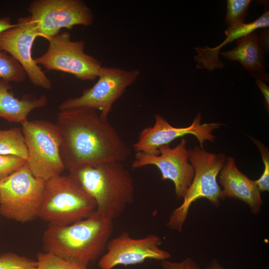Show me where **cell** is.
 Segmentation results:
<instances>
[{
	"label": "cell",
	"mask_w": 269,
	"mask_h": 269,
	"mask_svg": "<svg viewBox=\"0 0 269 269\" xmlns=\"http://www.w3.org/2000/svg\"><path fill=\"white\" fill-rule=\"evenodd\" d=\"M0 154L17 156L27 161V148L20 128L0 130Z\"/></svg>",
	"instance_id": "obj_19"
},
{
	"label": "cell",
	"mask_w": 269,
	"mask_h": 269,
	"mask_svg": "<svg viewBox=\"0 0 269 269\" xmlns=\"http://www.w3.org/2000/svg\"><path fill=\"white\" fill-rule=\"evenodd\" d=\"M60 155L65 169L108 161L124 162L132 154L108 119L96 110L80 108L58 113Z\"/></svg>",
	"instance_id": "obj_1"
},
{
	"label": "cell",
	"mask_w": 269,
	"mask_h": 269,
	"mask_svg": "<svg viewBox=\"0 0 269 269\" xmlns=\"http://www.w3.org/2000/svg\"><path fill=\"white\" fill-rule=\"evenodd\" d=\"M188 160L193 166L194 175L183 203L172 212L167 223L170 229L182 231L192 204L197 200L205 198L216 207L225 199L217 178L222 168L226 157L224 154L209 152L196 146L188 150Z\"/></svg>",
	"instance_id": "obj_4"
},
{
	"label": "cell",
	"mask_w": 269,
	"mask_h": 269,
	"mask_svg": "<svg viewBox=\"0 0 269 269\" xmlns=\"http://www.w3.org/2000/svg\"><path fill=\"white\" fill-rule=\"evenodd\" d=\"M39 34L31 16L20 17L14 26L0 33V50L9 53L22 66L31 82L49 90L52 82L32 57L31 49Z\"/></svg>",
	"instance_id": "obj_11"
},
{
	"label": "cell",
	"mask_w": 269,
	"mask_h": 269,
	"mask_svg": "<svg viewBox=\"0 0 269 269\" xmlns=\"http://www.w3.org/2000/svg\"><path fill=\"white\" fill-rule=\"evenodd\" d=\"M14 25L11 23L10 19L8 17L0 18V33L13 27Z\"/></svg>",
	"instance_id": "obj_29"
},
{
	"label": "cell",
	"mask_w": 269,
	"mask_h": 269,
	"mask_svg": "<svg viewBox=\"0 0 269 269\" xmlns=\"http://www.w3.org/2000/svg\"><path fill=\"white\" fill-rule=\"evenodd\" d=\"M256 84L265 98V104L267 110H269V87L263 81L256 79Z\"/></svg>",
	"instance_id": "obj_27"
},
{
	"label": "cell",
	"mask_w": 269,
	"mask_h": 269,
	"mask_svg": "<svg viewBox=\"0 0 269 269\" xmlns=\"http://www.w3.org/2000/svg\"><path fill=\"white\" fill-rule=\"evenodd\" d=\"M36 269H88L76 263L67 261L55 255L39 252L36 255Z\"/></svg>",
	"instance_id": "obj_21"
},
{
	"label": "cell",
	"mask_w": 269,
	"mask_h": 269,
	"mask_svg": "<svg viewBox=\"0 0 269 269\" xmlns=\"http://www.w3.org/2000/svg\"><path fill=\"white\" fill-rule=\"evenodd\" d=\"M37 262L13 252L0 255V269H36Z\"/></svg>",
	"instance_id": "obj_23"
},
{
	"label": "cell",
	"mask_w": 269,
	"mask_h": 269,
	"mask_svg": "<svg viewBox=\"0 0 269 269\" xmlns=\"http://www.w3.org/2000/svg\"><path fill=\"white\" fill-rule=\"evenodd\" d=\"M27 162L26 160L17 156L0 154V181L9 176Z\"/></svg>",
	"instance_id": "obj_24"
},
{
	"label": "cell",
	"mask_w": 269,
	"mask_h": 269,
	"mask_svg": "<svg viewBox=\"0 0 269 269\" xmlns=\"http://www.w3.org/2000/svg\"><path fill=\"white\" fill-rule=\"evenodd\" d=\"M159 237L150 234L141 238L132 237L127 232L109 241L107 252L98 262L100 269H113L117 266L134 265L142 263L147 259L168 260L170 254L161 249Z\"/></svg>",
	"instance_id": "obj_12"
},
{
	"label": "cell",
	"mask_w": 269,
	"mask_h": 269,
	"mask_svg": "<svg viewBox=\"0 0 269 269\" xmlns=\"http://www.w3.org/2000/svg\"><path fill=\"white\" fill-rule=\"evenodd\" d=\"M186 139L182 138L175 147L169 144L159 148L157 155L136 152L132 167L138 168L148 165L156 166L161 173L162 180H171L174 185L176 198L184 197L194 175V169L188 160V150Z\"/></svg>",
	"instance_id": "obj_13"
},
{
	"label": "cell",
	"mask_w": 269,
	"mask_h": 269,
	"mask_svg": "<svg viewBox=\"0 0 269 269\" xmlns=\"http://www.w3.org/2000/svg\"><path fill=\"white\" fill-rule=\"evenodd\" d=\"M11 88L8 82L0 79V117L9 122L21 124L27 120L28 114L33 110L47 104L45 95L37 98L25 95L21 99L16 98L9 91Z\"/></svg>",
	"instance_id": "obj_18"
},
{
	"label": "cell",
	"mask_w": 269,
	"mask_h": 269,
	"mask_svg": "<svg viewBox=\"0 0 269 269\" xmlns=\"http://www.w3.org/2000/svg\"><path fill=\"white\" fill-rule=\"evenodd\" d=\"M140 73L138 68L125 70L103 66L97 82L92 87L84 89L81 96L64 101L59 109L61 111L80 108L92 109L99 111L102 118L108 119L114 103L135 82Z\"/></svg>",
	"instance_id": "obj_8"
},
{
	"label": "cell",
	"mask_w": 269,
	"mask_h": 269,
	"mask_svg": "<svg viewBox=\"0 0 269 269\" xmlns=\"http://www.w3.org/2000/svg\"><path fill=\"white\" fill-rule=\"evenodd\" d=\"M269 26V11L266 10L261 16L253 22L228 26L225 31L226 38L219 45L213 48L208 46H205L204 48H194L197 53V55L194 57V60L197 62L196 68L206 69L209 71L223 68L224 64L219 57L220 50L222 48L234 40L254 32L257 29L266 28Z\"/></svg>",
	"instance_id": "obj_16"
},
{
	"label": "cell",
	"mask_w": 269,
	"mask_h": 269,
	"mask_svg": "<svg viewBox=\"0 0 269 269\" xmlns=\"http://www.w3.org/2000/svg\"><path fill=\"white\" fill-rule=\"evenodd\" d=\"M21 130L28 150L27 163L32 174L46 182L65 169L60 151L61 137L56 124L26 120Z\"/></svg>",
	"instance_id": "obj_7"
},
{
	"label": "cell",
	"mask_w": 269,
	"mask_h": 269,
	"mask_svg": "<svg viewBox=\"0 0 269 269\" xmlns=\"http://www.w3.org/2000/svg\"><path fill=\"white\" fill-rule=\"evenodd\" d=\"M260 42L263 50L269 52V28H266L262 30L259 36Z\"/></svg>",
	"instance_id": "obj_28"
},
{
	"label": "cell",
	"mask_w": 269,
	"mask_h": 269,
	"mask_svg": "<svg viewBox=\"0 0 269 269\" xmlns=\"http://www.w3.org/2000/svg\"><path fill=\"white\" fill-rule=\"evenodd\" d=\"M251 0H228L227 1V13L226 23L228 26L240 24L244 19Z\"/></svg>",
	"instance_id": "obj_22"
},
{
	"label": "cell",
	"mask_w": 269,
	"mask_h": 269,
	"mask_svg": "<svg viewBox=\"0 0 269 269\" xmlns=\"http://www.w3.org/2000/svg\"><path fill=\"white\" fill-rule=\"evenodd\" d=\"M68 171L69 175L95 200L97 210L113 220L134 201L133 178L122 162L83 164Z\"/></svg>",
	"instance_id": "obj_3"
},
{
	"label": "cell",
	"mask_w": 269,
	"mask_h": 269,
	"mask_svg": "<svg viewBox=\"0 0 269 269\" xmlns=\"http://www.w3.org/2000/svg\"><path fill=\"white\" fill-rule=\"evenodd\" d=\"M162 269H201L191 258H186L179 262H173L168 260L161 261Z\"/></svg>",
	"instance_id": "obj_26"
},
{
	"label": "cell",
	"mask_w": 269,
	"mask_h": 269,
	"mask_svg": "<svg viewBox=\"0 0 269 269\" xmlns=\"http://www.w3.org/2000/svg\"><path fill=\"white\" fill-rule=\"evenodd\" d=\"M206 269H224V268L219 263L217 259L215 258L210 262Z\"/></svg>",
	"instance_id": "obj_30"
},
{
	"label": "cell",
	"mask_w": 269,
	"mask_h": 269,
	"mask_svg": "<svg viewBox=\"0 0 269 269\" xmlns=\"http://www.w3.org/2000/svg\"><path fill=\"white\" fill-rule=\"evenodd\" d=\"M113 230V220L96 210L68 225H48L42 237L43 250L88 267L102 256Z\"/></svg>",
	"instance_id": "obj_2"
},
{
	"label": "cell",
	"mask_w": 269,
	"mask_h": 269,
	"mask_svg": "<svg viewBox=\"0 0 269 269\" xmlns=\"http://www.w3.org/2000/svg\"><path fill=\"white\" fill-rule=\"evenodd\" d=\"M26 76L23 68L14 58L0 50V79L8 83H21Z\"/></svg>",
	"instance_id": "obj_20"
},
{
	"label": "cell",
	"mask_w": 269,
	"mask_h": 269,
	"mask_svg": "<svg viewBox=\"0 0 269 269\" xmlns=\"http://www.w3.org/2000/svg\"><path fill=\"white\" fill-rule=\"evenodd\" d=\"M96 210L95 200L70 175H60L46 182L38 218L48 225L66 226L87 218Z\"/></svg>",
	"instance_id": "obj_5"
},
{
	"label": "cell",
	"mask_w": 269,
	"mask_h": 269,
	"mask_svg": "<svg viewBox=\"0 0 269 269\" xmlns=\"http://www.w3.org/2000/svg\"><path fill=\"white\" fill-rule=\"evenodd\" d=\"M201 115L199 113L190 126L176 128L160 115H155L154 125L144 128L139 133L137 141L133 144L134 149L136 152L157 155L160 147L169 144L175 139L187 134L194 135L200 143V147L204 148L205 140L214 141L215 137L212 133L221 124L216 123L201 124Z\"/></svg>",
	"instance_id": "obj_14"
},
{
	"label": "cell",
	"mask_w": 269,
	"mask_h": 269,
	"mask_svg": "<svg viewBox=\"0 0 269 269\" xmlns=\"http://www.w3.org/2000/svg\"><path fill=\"white\" fill-rule=\"evenodd\" d=\"M225 198L229 197L239 200L248 205L251 211L258 214L264 201L255 180H252L237 168L235 159L229 157L223 166L219 176Z\"/></svg>",
	"instance_id": "obj_15"
},
{
	"label": "cell",
	"mask_w": 269,
	"mask_h": 269,
	"mask_svg": "<svg viewBox=\"0 0 269 269\" xmlns=\"http://www.w3.org/2000/svg\"><path fill=\"white\" fill-rule=\"evenodd\" d=\"M237 46L219 54L225 58L240 62L254 77L262 81H269V74L265 69L263 50L259 35L255 32L236 40Z\"/></svg>",
	"instance_id": "obj_17"
},
{
	"label": "cell",
	"mask_w": 269,
	"mask_h": 269,
	"mask_svg": "<svg viewBox=\"0 0 269 269\" xmlns=\"http://www.w3.org/2000/svg\"><path fill=\"white\" fill-rule=\"evenodd\" d=\"M48 41L47 51L34 58L38 65L47 70L72 74L82 81L98 78L103 66L98 59L85 52V41L72 40L67 31L59 33Z\"/></svg>",
	"instance_id": "obj_9"
},
{
	"label": "cell",
	"mask_w": 269,
	"mask_h": 269,
	"mask_svg": "<svg viewBox=\"0 0 269 269\" xmlns=\"http://www.w3.org/2000/svg\"><path fill=\"white\" fill-rule=\"evenodd\" d=\"M260 151L264 165L261 176L255 182L261 192L269 191V152L268 149L260 141L254 140Z\"/></svg>",
	"instance_id": "obj_25"
},
{
	"label": "cell",
	"mask_w": 269,
	"mask_h": 269,
	"mask_svg": "<svg viewBox=\"0 0 269 269\" xmlns=\"http://www.w3.org/2000/svg\"><path fill=\"white\" fill-rule=\"evenodd\" d=\"M46 182L35 177L28 163L0 181V214L22 223L39 217Z\"/></svg>",
	"instance_id": "obj_6"
},
{
	"label": "cell",
	"mask_w": 269,
	"mask_h": 269,
	"mask_svg": "<svg viewBox=\"0 0 269 269\" xmlns=\"http://www.w3.org/2000/svg\"><path fill=\"white\" fill-rule=\"evenodd\" d=\"M27 9L39 36L47 40L59 33L61 28L90 26L94 19L91 8L81 0H35Z\"/></svg>",
	"instance_id": "obj_10"
}]
</instances>
